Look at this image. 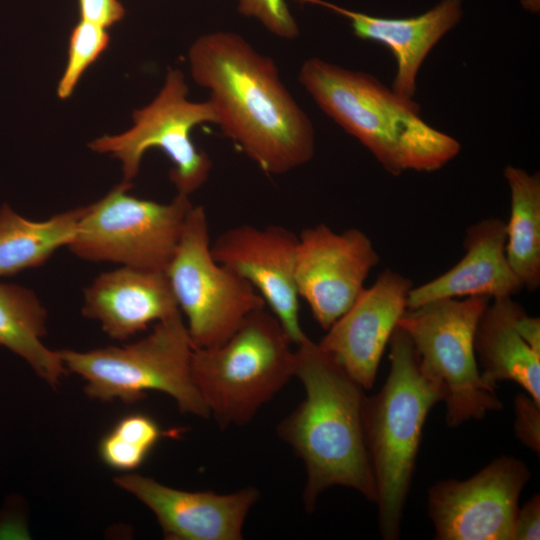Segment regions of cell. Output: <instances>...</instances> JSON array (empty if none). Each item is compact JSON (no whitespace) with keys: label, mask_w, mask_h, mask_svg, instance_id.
<instances>
[{"label":"cell","mask_w":540,"mask_h":540,"mask_svg":"<svg viewBox=\"0 0 540 540\" xmlns=\"http://www.w3.org/2000/svg\"><path fill=\"white\" fill-rule=\"evenodd\" d=\"M378 263L370 238L357 228L339 233L321 223L300 232L297 290L321 328L327 330L353 304Z\"/></svg>","instance_id":"7c38bea8"},{"label":"cell","mask_w":540,"mask_h":540,"mask_svg":"<svg viewBox=\"0 0 540 540\" xmlns=\"http://www.w3.org/2000/svg\"><path fill=\"white\" fill-rule=\"evenodd\" d=\"M388 346L386 381L376 395L366 399L365 435L380 533L385 540H395L400 536L423 427L442 396L422 371L409 336L398 326Z\"/></svg>","instance_id":"277c9868"},{"label":"cell","mask_w":540,"mask_h":540,"mask_svg":"<svg viewBox=\"0 0 540 540\" xmlns=\"http://www.w3.org/2000/svg\"><path fill=\"white\" fill-rule=\"evenodd\" d=\"M506 222L488 218L471 225L465 233L463 258L440 276L412 287L407 309L446 298L512 297L523 286L506 256Z\"/></svg>","instance_id":"e0dca14e"},{"label":"cell","mask_w":540,"mask_h":540,"mask_svg":"<svg viewBox=\"0 0 540 540\" xmlns=\"http://www.w3.org/2000/svg\"><path fill=\"white\" fill-rule=\"evenodd\" d=\"M193 349L182 313L177 312L132 344L58 352L66 370L85 380L91 399L133 403L156 390L171 396L181 412L208 418L210 412L191 376Z\"/></svg>","instance_id":"8992f818"},{"label":"cell","mask_w":540,"mask_h":540,"mask_svg":"<svg viewBox=\"0 0 540 540\" xmlns=\"http://www.w3.org/2000/svg\"><path fill=\"white\" fill-rule=\"evenodd\" d=\"M530 477L522 460L500 456L468 479L438 481L428 491L435 538L514 540L519 497Z\"/></svg>","instance_id":"8fae6325"},{"label":"cell","mask_w":540,"mask_h":540,"mask_svg":"<svg viewBox=\"0 0 540 540\" xmlns=\"http://www.w3.org/2000/svg\"><path fill=\"white\" fill-rule=\"evenodd\" d=\"M238 11L245 17L258 20L278 38L294 40L300 34L286 0H239Z\"/></svg>","instance_id":"d4e9b609"},{"label":"cell","mask_w":540,"mask_h":540,"mask_svg":"<svg viewBox=\"0 0 540 540\" xmlns=\"http://www.w3.org/2000/svg\"><path fill=\"white\" fill-rule=\"evenodd\" d=\"M131 187L122 181L86 206L68 248L86 261L165 271L193 203L179 193L169 203L140 199Z\"/></svg>","instance_id":"9c48e42d"},{"label":"cell","mask_w":540,"mask_h":540,"mask_svg":"<svg viewBox=\"0 0 540 540\" xmlns=\"http://www.w3.org/2000/svg\"><path fill=\"white\" fill-rule=\"evenodd\" d=\"M297 242L298 236L281 225L242 224L211 244L213 257L254 287L295 346L307 336L299 321Z\"/></svg>","instance_id":"4fadbf2b"},{"label":"cell","mask_w":540,"mask_h":540,"mask_svg":"<svg viewBox=\"0 0 540 540\" xmlns=\"http://www.w3.org/2000/svg\"><path fill=\"white\" fill-rule=\"evenodd\" d=\"M184 74L168 69L158 95L147 106L134 110V125L124 133L104 135L91 143L90 149L110 153L122 163L123 181L131 182L139 172L145 152L162 150L172 162L169 178L177 193L190 196L208 180L212 161L194 144L191 133L204 123L217 124L212 102H193L187 98Z\"/></svg>","instance_id":"30bf717a"},{"label":"cell","mask_w":540,"mask_h":540,"mask_svg":"<svg viewBox=\"0 0 540 540\" xmlns=\"http://www.w3.org/2000/svg\"><path fill=\"white\" fill-rule=\"evenodd\" d=\"M114 481L155 514L170 540H240L247 514L259 498L254 487L217 494L178 490L138 474Z\"/></svg>","instance_id":"9a60e30c"},{"label":"cell","mask_w":540,"mask_h":540,"mask_svg":"<svg viewBox=\"0 0 540 540\" xmlns=\"http://www.w3.org/2000/svg\"><path fill=\"white\" fill-rule=\"evenodd\" d=\"M523 307L512 297L492 299L475 332L474 349L483 379L493 387L513 381L540 404V351L518 326Z\"/></svg>","instance_id":"d6986e66"},{"label":"cell","mask_w":540,"mask_h":540,"mask_svg":"<svg viewBox=\"0 0 540 540\" xmlns=\"http://www.w3.org/2000/svg\"><path fill=\"white\" fill-rule=\"evenodd\" d=\"M298 80L320 109L361 142L391 175L432 172L460 152V143L420 116L413 99L374 76L323 59L305 60Z\"/></svg>","instance_id":"3957f363"},{"label":"cell","mask_w":540,"mask_h":540,"mask_svg":"<svg viewBox=\"0 0 540 540\" xmlns=\"http://www.w3.org/2000/svg\"><path fill=\"white\" fill-rule=\"evenodd\" d=\"M300 1L346 17L356 37L388 47L397 64L392 90L408 99L415 95L418 71L425 58L462 16V0H442L427 12L409 18L371 16L325 0Z\"/></svg>","instance_id":"ac0fdd59"},{"label":"cell","mask_w":540,"mask_h":540,"mask_svg":"<svg viewBox=\"0 0 540 540\" xmlns=\"http://www.w3.org/2000/svg\"><path fill=\"white\" fill-rule=\"evenodd\" d=\"M488 296L439 299L407 309L397 326L410 338L424 374L439 389L446 423L457 427L502 409L479 369L474 338Z\"/></svg>","instance_id":"52a82bcc"},{"label":"cell","mask_w":540,"mask_h":540,"mask_svg":"<svg viewBox=\"0 0 540 540\" xmlns=\"http://www.w3.org/2000/svg\"><path fill=\"white\" fill-rule=\"evenodd\" d=\"M504 177L510 191L507 260L523 288L533 292L540 286V175L508 165Z\"/></svg>","instance_id":"7402d4cb"},{"label":"cell","mask_w":540,"mask_h":540,"mask_svg":"<svg viewBox=\"0 0 540 540\" xmlns=\"http://www.w3.org/2000/svg\"><path fill=\"white\" fill-rule=\"evenodd\" d=\"M195 83L209 91L217 126L261 170L283 175L315 154L314 127L271 57L241 35L215 31L190 46Z\"/></svg>","instance_id":"6da1fadb"},{"label":"cell","mask_w":540,"mask_h":540,"mask_svg":"<svg viewBox=\"0 0 540 540\" xmlns=\"http://www.w3.org/2000/svg\"><path fill=\"white\" fill-rule=\"evenodd\" d=\"M86 206L31 221L8 204L0 208V277L43 265L56 250L72 242Z\"/></svg>","instance_id":"44dd1931"},{"label":"cell","mask_w":540,"mask_h":540,"mask_svg":"<svg viewBox=\"0 0 540 540\" xmlns=\"http://www.w3.org/2000/svg\"><path fill=\"white\" fill-rule=\"evenodd\" d=\"M47 311L37 295L16 284L0 283V346L23 358L51 387L67 370L58 351L47 348Z\"/></svg>","instance_id":"ffe728a7"},{"label":"cell","mask_w":540,"mask_h":540,"mask_svg":"<svg viewBox=\"0 0 540 540\" xmlns=\"http://www.w3.org/2000/svg\"><path fill=\"white\" fill-rule=\"evenodd\" d=\"M292 345L264 307L250 313L225 342L193 349V382L220 428L248 424L294 376Z\"/></svg>","instance_id":"5b68a950"},{"label":"cell","mask_w":540,"mask_h":540,"mask_svg":"<svg viewBox=\"0 0 540 540\" xmlns=\"http://www.w3.org/2000/svg\"><path fill=\"white\" fill-rule=\"evenodd\" d=\"M538 539H540V496L535 494L518 508L514 540Z\"/></svg>","instance_id":"83f0119b"},{"label":"cell","mask_w":540,"mask_h":540,"mask_svg":"<svg viewBox=\"0 0 540 540\" xmlns=\"http://www.w3.org/2000/svg\"><path fill=\"white\" fill-rule=\"evenodd\" d=\"M162 432L145 414L122 417L99 443V455L109 467L120 471L138 468L159 440Z\"/></svg>","instance_id":"603a6c76"},{"label":"cell","mask_w":540,"mask_h":540,"mask_svg":"<svg viewBox=\"0 0 540 540\" xmlns=\"http://www.w3.org/2000/svg\"><path fill=\"white\" fill-rule=\"evenodd\" d=\"M514 406V431L517 439L539 455L540 404L524 392L515 397Z\"/></svg>","instance_id":"484cf974"},{"label":"cell","mask_w":540,"mask_h":540,"mask_svg":"<svg viewBox=\"0 0 540 540\" xmlns=\"http://www.w3.org/2000/svg\"><path fill=\"white\" fill-rule=\"evenodd\" d=\"M110 36L105 28L80 20L69 37L67 63L57 87L60 99L73 93L80 78L107 49Z\"/></svg>","instance_id":"cb8c5ba5"},{"label":"cell","mask_w":540,"mask_h":540,"mask_svg":"<svg viewBox=\"0 0 540 540\" xmlns=\"http://www.w3.org/2000/svg\"><path fill=\"white\" fill-rule=\"evenodd\" d=\"M165 273L194 348L225 342L250 313L266 305L248 281L213 257L202 205L189 210Z\"/></svg>","instance_id":"ba28073f"},{"label":"cell","mask_w":540,"mask_h":540,"mask_svg":"<svg viewBox=\"0 0 540 540\" xmlns=\"http://www.w3.org/2000/svg\"><path fill=\"white\" fill-rule=\"evenodd\" d=\"M180 312L165 271L129 266L100 274L84 290L82 314L112 339L126 340Z\"/></svg>","instance_id":"2e32d148"},{"label":"cell","mask_w":540,"mask_h":540,"mask_svg":"<svg viewBox=\"0 0 540 540\" xmlns=\"http://www.w3.org/2000/svg\"><path fill=\"white\" fill-rule=\"evenodd\" d=\"M80 18L102 28H109L125 16L119 0H79Z\"/></svg>","instance_id":"4316f807"},{"label":"cell","mask_w":540,"mask_h":540,"mask_svg":"<svg viewBox=\"0 0 540 540\" xmlns=\"http://www.w3.org/2000/svg\"><path fill=\"white\" fill-rule=\"evenodd\" d=\"M294 376L305 399L278 424L277 433L305 465L306 510L311 512L319 495L332 486L354 489L375 503L365 390L308 336L296 345Z\"/></svg>","instance_id":"7a4b0ae2"},{"label":"cell","mask_w":540,"mask_h":540,"mask_svg":"<svg viewBox=\"0 0 540 540\" xmlns=\"http://www.w3.org/2000/svg\"><path fill=\"white\" fill-rule=\"evenodd\" d=\"M412 287L409 278L394 270L381 272L318 342L364 390L375 383L382 355L407 310Z\"/></svg>","instance_id":"5bb4252c"}]
</instances>
